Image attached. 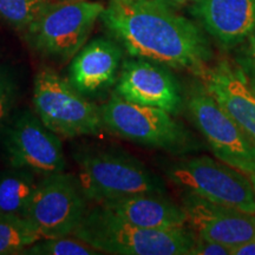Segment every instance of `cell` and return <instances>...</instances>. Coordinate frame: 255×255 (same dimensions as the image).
<instances>
[{
    "mask_svg": "<svg viewBox=\"0 0 255 255\" xmlns=\"http://www.w3.org/2000/svg\"><path fill=\"white\" fill-rule=\"evenodd\" d=\"M76 238L100 253L117 255H189L196 233L188 227L148 229L121 220L95 203L89 207Z\"/></svg>",
    "mask_w": 255,
    "mask_h": 255,
    "instance_id": "2",
    "label": "cell"
},
{
    "mask_svg": "<svg viewBox=\"0 0 255 255\" xmlns=\"http://www.w3.org/2000/svg\"><path fill=\"white\" fill-rule=\"evenodd\" d=\"M5 150L9 167L41 177L65 169L62 139L32 111H23L12 121L6 132Z\"/></svg>",
    "mask_w": 255,
    "mask_h": 255,
    "instance_id": "10",
    "label": "cell"
},
{
    "mask_svg": "<svg viewBox=\"0 0 255 255\" xmlns=\"http://www.w3.org/2000/svg\"><path fill=\"white\" fill-rule=\"evenodd\" d=\"M189 255H232V248L196 235Z\"/></svg>",
    "mask_w": 255,
    "mask_h": 255,
    "instance_id": "23",
    "label": "cell"
},
{
    "mask_svg": "<svg viewBox=\"0 0 255 255\" xmlns=\"http://www.w3.org/2000/svg\"><path fill=\"white\" fill-rule=\"evenodd\" d=\"M34 111L59 137L97 135L103 129L101 108L51 68H41L33 82Z\"/></svg>",
    "mask_w": 255,
    "mask_h": 255,
    "instance_id": "5",
    "label": "cell"
},
{
    "mask_svg": "<svg viewBox=\"0 0 255 255\" xmlns=\"http://www.w3.org/2000/svg\"><path fill=\"white\" fill-rule=\"evenodd\" d=\"M232 255H255V238L233 248Z\"/></svg>",
    "mask_w": 255,
    "mask_h": 255,
    "instance_id": "24",
    "label": "cell"
},
{
    "mask_svg": "<svg viewBox=\"0 0 255 255\" xmlns=\"http://www.w3.org/2000/svg\"><path fill=\"white\" fill-rule=\"evenodd\" d=\"M187 225L201 238L231 247L255 238V214L212 202L191 193H184L181 203Z\"/></svg>",
    "mask_w": 255,
    "mask_h": 255,
    "instance_id": "12",
    "label": "cell"
},
{
    "mask_svg": "<svg viewBox=\"0 0 255 255\" xmlns=\"http://www.w3.org/2000/svg\"><path fill=\"white\" fill-rule=\"evenodd\" d=\"M158 1L163 2V4L168 5L169 7L175 9V8L182 7L184 5H189V4L193 5L194 2L199 1V0H158Z\"/></svg>",
    "mask_w": 255,
    "mask_h": 255,
    "instance_id": "25",
    "label": "cell"
},
{
    "mask_svg": "<svg viewBox=\"0 0 255 255\" xmlns=\"http://www.w3.org/2000/svg\"><path fill=\"white\" fill-rule=\"evenodd\" d=\"M104 8L89 0L55 1L24 32L25 38L40 56L66 63L87 43Z\"/></svg>",
    "mask_w": 255,
    "mask_h": 255,
    "instance_id": "6",
    "label": "cell"
},
{
    "mask_svg": "<svg viewBox=\"0 0 255 255\" xmlns=\"http://www.w3.org/2000/svg\"><path fill=\"white\" fill-rule=\"evenodd\" d=\"M56 1H75V0H56Z\"/></svg>",
    "mask_w": 255,
    "mask_h": 255,
    "instance_id": "28",
    "label": "cell"
},
{
    "mask_svg": "<svg viewBox=\"0 0 255 255\" xmlns=\"http://www.w3.org/2000/svg\"><path fill=\"white\" fill-rule=\"evenodd\" d=\"M122 49L113 40L96 38L71 59L68 81L84 96L103 91L116 82Z\"/></svg>",
    "mask_w": 255,
    "mask_h": 255,
    "instance_id": "15",
    "label": "cell"
},
{
    "mask_svg": "<svg viewBox=\"0 0 255 255\" xmlns=\"http://www.w3.org/2000/svg\"><path fill=\"white\" fill-rule=\"evenodd\" d=\"M191 120L220 161L252 177L255 175V143L202 84L187 97Z\"/></svg>",
    "mask_w": 255,
    "mask_h": 255,
    "instance_id": "9",
    "label": "cell"
},
{
    "mask_svg": "<svg viewBox=\"0 0 255 255\" xmlns=\"http://www.w3.org/2000/svg\"><path fill=\"white\" fill-rule=\"evenodd\" d=\"M77 178L89 202L143 193H165L163 180L124 151L90 150L76 155Z\"/></svg>",
    "mask_w": 255,
    "mask_h": 255,
    "instance_id": "3",
    "label": "cell"
},
{
    "mask_svg": "<svg viewBox=\"0 0 255 255\" xmlns=\"http://www.w3.org/2000/svg\"><path fill=\"white\" fill-rule=\"evenodd\" d=\"M100 252L75 235L41 239L27 247L21 255H94Z\"/></svg>",
    "mask_w": 255,
    "mask_h": 255,
    "instance_id": "20",
    "label": "cell"
},
{
    "mask_svg": "<svg viewBox=\"0 0 255 255\" xmlns=\"http://www.w3.org/2000/svg\"><path fill=\"white\" fill-rule=\"evenodd\" d=\"M101 19L135 58L195 73L213 57L202 28L158 0H110Z\"/></svg>",
    "mask_w": 255,
    "mask_h": 255,
    "instance_id": "1",
    "label": "cell"
},
{
    "mask_svg": "<svg viewBox=\"0 0 255 255\" xmlns=\"http://www.w3.org/2000/svg\"><path fill=\"white\" fill-rule=\"evenodd\" d=\"M116 92L132 103L163 109L171 115L182 107V96L176 78L162 64L135 58L122 64Z\"/></svg>",
    "mask_w": 255,
    "mask_h": 255,
    "instance_id": "11",
    "label": "cell"
},
{
    "mask_svg": "<svg viewBox=\"0 0 255 255\" xmlns=\"http://www.w3.org/2000/svg\"><path fill=\"white\" fill-rule=\"evenodd\" d=\"M250 81H251L252 87H253V89L255 90V79H253V78H250Z\"/></svg>",
    "mask_w": 255,
    "mask_h": 255,
    "instance_id": "27",
    "label": "cell"
},
{
    "mask_svg": "<svg viewBox=\"0 0 255 255\" xmlns=\"http://www.w3.org/2000/svg\"><path fill=\"white\" fill-rule=\"evenodd\" d=\"M17 96V85L8 71L0 69V130L11 114Z\"/></svg>",
    "mask_w": 255,
    "mask_h": 255,
    "instance_id": "21",
    "label": "cell"
},
{
    "mask_svg": "<svg viewBox=\"0 0 255 255\" xmlns=\"http://www.w3.org/2000/svg\"><path fill=\"white\" fill-rule=\"evenodd\" d=\"M201 84L255 143V90L250 77L227 60L195 72Z\"/></svg>",
    "mask_w": 255,
    "mask_h": 255,
    "instance_id": "13",
    "label": "cell"
},
{
    "mask_svg": "<svg viewBox=\"0 0 255 255\" xmlns=\"http://www.w3.org/2000/svg\"><path fill=\"white\" fill-rule=\"evenodd\" d=\"M37 183L36 175L25 169L11 168L0 174V213L23 215Z\"/></svg>",
    "mask_w": 255,
    "mask_h": 255,
    "instance_id": "17",
    "label": "cell"
},
{
    "mask_svg": "<svg viewBox=\"0 0 255 255\" xmlns=\"http://www.w3.org/2000/svg\"><path fill=\"white\" fill-rule=\"evenodd\" d=\"M103 126L121 138L171 154L195 150L189 130L163 109L123 100L116 92L101 107Z\"/></svg>",
    "mask_w": 255,
    "mask_h": 255,
    "instance_id": "4",
    "label": "cell"
},
{
    "mask_svg": "<svg viewBox=\"0 0 255 255\" xmlns=\"http://www.w3.org/2000/svg\"><path fill=\"white\" fill-rule=\"evenodd\" d=\"M76 175L57 173L38 181L23 218L43 239L72 235L89 208Z\"/></svg>",
    "mask_w": 255,
    "mask_h": 255,
    "instance_id": "8",
    "label": "cell"
},
{
    "mask_svg": "<svg viewBox=\"0 0 255 255\" xmlns=\"http://www.w3.org/2000/svg\"><path fill=\"white\" fill-rule=\"evenodd\" d=\"M237 49V65L248 77L255 79V26Z\"/></svg>",
    "mask_w": 255,
    "mask_h": 255,
    "instance_id": "22",
    "label": "cell"
},
{
    "mask_svg": "<svg viewBox=\"0 0 255 255\" xmlns=\"http://www.w3.org/2000/svg\"><path fill=\"white\" fill-rule=\"evenodd\" d=\"M169 180L187 193L255 214L251 178L225 162L208 156L184 158L165 168Z\"/></svg>",
    "mask_w": 255,
    "mask_h": 255,
    "instance_id": "7",
    "label": "cell"
},
{
    "mask_svg": "<svg viewBox=\"0 0 255 255\" xmlns=\"http://www.w3.org/2000/svg\"><path fill=\"white\" fill-rule=\"evenodd\" d=\"M101 205L121 220L148 229H177L186 227L182 206L165 193H143L104 201Z\"/></svg>",
    "mask_w": 255,
    "mask_h": 255,
    "instance_id": "16",
    "label": "cell"
},
{
    "mask_svg": "<svg viewBox=\"0 0 255 255\" xmlns=\"http://www.w3.org/2000/svg\"><path fill=\"white\" fill-rule=\"evenodd\" d=\"M40 234L20 215L0 213V255H21Z\"/></svg>",
    "mask_w": 255,
    "mask_h": 255,
    "instance_id": "18",
    "label": "cell"
},
{
    "mask_svg": "<svg viewBox=\"0 0 255 255\" xmlns=\"http://www.w3.org/2000/svg\"><path fill=\"white\" fill-rule=\"evenodd\" d=\"M191 13L222 49L233 50L255 26V0H199Z\"/></svg>",
    "mask_w": 255,
    "mask_h": 255,
    "instance_id": "14",
    "label": "cell"
},
{
    "mask_svg": "<svg viewBox=\"0 0 255 255\" xmlns=\"http://www.w3.org/2000/svg\"><path fill=\"white\" fill-rule=\"evenodd\" d=\"M56 0H0V17L15 30L24 32L44 9Z\"/></svg>",
    "mask_w": 255,
    "mask_h": 255,
    "instance_id": "19",
    "label": "cell"
},
{
    "mask_svg": "<svg viewBox=\"0 0 255 255\" xmlns=\"http://www.w3.org/2000/svg\"><path fill=\"white\" fill-rule=\"evenodd\" d=\"M250 178H251V181H252V184H253V188H254V191H255V175H254V176L250 177Z\"/></svg>",
    "mask_w": 255,
    "mask_h": 255,
    "instance_id": "26",
    "label": "cell"
}]
</instances>
